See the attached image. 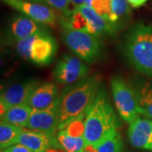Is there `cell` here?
<instances>
[{"instance_id": "obj_25", "label": "cell", "mask_w": 152, "mask_h": 152, "mask_svg": "<svg viewBox=\"0 0 152 152\" xmlns=\"http://www.w3.org/2000/svg\"><path fill=\"white\" fill-rule=\"evenodd\" d=\"M147 1L148 0H128V3L130 5V7L137 9V8H140L144 5Z\"/></svg>"}, {"instance_id": "obj_14", "label": "cell", "mask_w": 152, "mask_h": 152, "mask_svg": "<svg viewBox=\"0 0 152 152\" xmlns=\"http://www.w3.org/2000/svg\"><path fill=\"white\" fill-rule=\"evenodd\" d=\"M43 31H47L44 25L24 15L14 18L10 23V37L15 42Z\"/></svg>"}, {"instance_id": "obj_5", "label": "cell", "mask_w": 152, "mask_h": 152, "mask_svg": "<svg viewBox=\"0 0 152 152\" xmlns=\"http://www.w3.org/2000/svg\"><path fill=\"white\" fill-rule=\"evenodd\" d=\"M111 90L115 107L121 118L130 124L139 117L140 108L134 87L120 75L111 80Z\"/></svg>"}, {"instance_id": "obj_22", "label": "cell", "mask_w": 152, "mask_h": 152, "mask_svg": "<svg viewBox=\"0 0 152 152\" xmlns=\"http://www.w3.org/2000/svg\"><path fill=\"white\" fill-rule=\"evenodd\" d=\"M37 35L29 37H26L25 38V39H22V40H20V41L16 42L17 53H18V54L22 58L30 61L31 44H32L33 41H34V39H35Z\"/></svg>"}, {"instance_id": "obj_16", "label": "cell", "mask_w": 152, "mask_h": 152, "mask_svg": "<svg viewBox=\"0 0 152 152\" xmlns=\"http://www.w3.org/2000/svg\"><path fill=\"white\" fill-rule=\"evenodd\" d=\"M129 83L136 93L140 114L152 120V84L139 78L131 80Z\"/></svg>"}, {"instance_id": "obj_13", "label": "cell", "mask_w": 152, "mask_h": 152, "mask_svg": "<svg viewBox=\"0 0 152 152\" xmlns=\"http://www.w3.org/2000/svg\"><path fill=\"white\" fill-rule=\"evenodd\" d=\"M21 144L34 152H44L49 148H59L57 136L52 137L44 133L33 129H23L17 144ZM60 149V148H59Z\"/></svg>"}, {"instance_id": "obj_20", "label": "cell", "mask_w": 152, "mask_h": 152, "mask_svg": "<svg viewBox=\"0 0 152 152\" xmlns=\"http://www.w3.org/2000/svg\"><path fill=\"white\" fill-rule=\"evenodd\" d=\"M96 147L97 152H122L124 148L122 136L118 130L114 131Z\"/></svg>"}, {"instance_id": "obj_26", "label": "cell", "mask_w": 152, "mask_h": 152, "mask_svg": "<svg viewBox=\"0 0 152 152\" xmlns=\"http://www.w3.org/2000/svg\"><path fill=\"white\" fill-rule=\"evenodd\" d=\"M70 2L73 4V5L75 6H80L82 4H86V0H70Z\"/></svg>"}, {"instance_id": "obj_11", "label": "cell", "mask_w": 152, "mask_h": 152, "mask_svg": "<svg viewBox=\"0 0 152 152\" xmlns=\"http://www.w3.org/2000/svg\"><path fill=\"white\" fill-rule=\"evenodd\" d=\"M128 137L136 149L152 151V120L137 117L129 124Z\"/></svg>"}, {"instance_id": "obj_3", "label": "cell", "mask_w": 152, "mask_h": 152, "mask_svg": "<svg viewBox=\"0 0 152 152\" xmlns=\"http://www.w3.org/2000/svg\"><path fill=\"white\" fill-rule=\"evenodd\" d=\"M123 46L129 64L152 78V26L143 23L133 26L126 33Z\"/></svg>"}, {"instance_id": "obj_19", "label": "cell", "mask_w": 152, "mask_h": 152, "mask_svg": "<svg viewBox=\"0 0 152 152\" xmlns=\"http://www.w3.org/2000/svg\"><path fill=\"white\" fill-rule=\"evenodd\" d=\"M24 128L18 127L4 121L0 124V147L4 150L7 147L15 145Z\"/></svg>"}, {"instance_id": "obj_1", "label": "cell", "mask_w": 152, "mask_h": 152, "mask_svg": "<svg viewBox=\"0 0 152 152\" xmlns=\"http://www.w3.org/2000/svg\"><path fill=\"white\" fill-rule=\"evenodd\" d=\"M101 85V76L93 75L66 86L60 94L59 130L71 121L86 115Z\"/></svg>"}, {"instance_id": "obj_8", "label": "cell", "mask_w": 152, "mask_h": 152, "mask_svg": "<svg viewBox=\"0 0 152 152\" xmlns=\"http://www.w3.org/2000/svg\"><path fill=\"white\" fill-rule=\"evenodd\" d=\"M4 4L14 8L24 15L44 26H53L57 21V14L51 6L28 0H2Z\"/></svg>"}, {"instance_id": "obj_17", "label": "cell", "mask_w": 152, "mask_h": 152, "mask_svg": "<svg viewBox=\"0 0 152 152\" xmlns=\"http://www.w3.org/2000/svg\"><path fill=\"white\" fill-rule=\"evenodd\" d=\"M33 109L29 105L12 107L1 115V121L21 128H26Z\"/></svg>"}, {"instance_id": "obj_7", "label": "cell", "mask_w": 152, "mask_h": 152, "mask_svg": "<svg viewBox=\"0 0 152 152\" xmlns=\"http://www.w3.org/2000/svg\"><path fill=\"white\" fill-rule=\"evenodd\" d=\"M89 67L80 58L71 54L64 55L53 69L56 81L62 85H70L87 76Z\"/></svg>"}, {"instance_id": "obj_15", "label": "cell", "mask_w": 152, "mask_h": 152, "mask_svg": "<svg viewBox=\"0 0 152 152\" xmlns=\"http://www.w3.org/2000/svg\"><path fill=\"white\" fill-rule=\"evenodd\" d=\"M58 90L53 83H40L33 91L28 105L33 110H42L49 107L59 98Z\"/></svg>"}, {"instance_id": "obj_28", "label": "cell", "mask_w": 152, "mask_h": 152, "mask_svg": "<svg viewBox=\"0 0 152 152\" xmlns=\"http://www.w3.org/2000/svg\"><path fill=\"white\" fill-rule=\"evenodd\" d=\"M28 1H33V2H37V3H42V4H48V1L47 0H28Z\"/></svg>"}, {"instance_id": "obj_10", "label": "cell", "mask_w": 152, "mask_h": 152, "mask_svg": "<svg viewBox=\"0 0 152 152\" xmlns=\"http://www.w3.org/2000/svg\"><path fill=\"white\" fill-rule=\"evenodd\" d=\"M57 52V42L48 31L37 34L31 48L30 61L39 66L48 65L53 60Z\"/></svg>"}, {"instance_id": "obj_9", "label": "cell", "mask_w": 152, "mask_h": 152, "mask_svg": "<svg viewBox=\"0 0 152 152\" xmlns=\"http://www.w3.org/2000/svg\"><path fill=\"white\" fill-rule=\"evenodd\" d=\"M39 84L38 80H29L11 85L2 91L0 96L1 115L12 107L28 105L33 91Z\"/></svg>"}, {"instance_id": "obj_23", "label": "cell", "mask_w": 152, "mask_h": 152, "mask_svg": "<svg viewBox=\"0 0 152 152\" xmlns=\"http://www.w3.org/2000/svg\"><path fill=\"white\" fill-rule=\"evenodd\" d=\"M49 6L53 7L54 10L60 11L63 14V16L68 17L73 11L71 9V4H73L70 0H47Z\"/></svg>"}, {"instance_id": "obj_27", "label": "cell", "mask_w": 152, "mask_h": 152, "mask_svg": "<svg viewBox=\"0 0 152 152\" xmlns=\"http://www.w3.org/2000/svg\"><path fill=\"white\" fill-rule=\"evenodd\" d=\"M44 152H66L64 151V150H62V149H59V148H53V147H52V148H49L48 149L47 151H45Z\"/></svg>"}, {"instance_id": "obj_2", "label": "cell", "mask_w": 152, "mask_h": 152, "mask_svg": "<svg viewBox=\"0 0 152 152\" xmlns=\"http://www.w3.org/2000/svg\"><path fill=\"white\" fill-rule=\"evenodd\" d=\"M118 121L108 96L100 90L85 119V140L86 145L96 146L118 129Z\"/></svg>"}, {"instance_id": "obj_21", "label": "cell", "mask_w": 152, "mask_h": 152, "mask_svg": "<svg viewBox=\"0 0 152 152\" xmlns=\"http://www.w3.org/2000/svg\"><path fill=\"white\" fill-rule=\"evenodd\" d=\"M112 6L116 22L119 26L121 22L129 15V4L128 0H112Z\"/></svg>"}, {"instance_id": "obj_24", "label": "cell", "mask_w": 152, "mask_h": 152, "mask_svg": "<svg viewBox=\"0 0 152 152\" xmlns=\"http://www.w3.org/2000/svg\"><path fill=\"white\" fill-rule=\"evenodd\" d=\"M2 152H34L28 147L23 145L21 144H15L10 147H7Z\"/></svg>"}, {"instance_id": "obj_12", "label": "cell", "mask_w": 152, "mask_h": 152, "mask_svg": "<svg viewBox=\"0 0 152 152\" xmlns=\"http://www.w3.org/2000/svg\"><path fill=\"white\" fill-rule=\"evenodd\" d=\"M75 7L86 19L88 23V32L91 33L98 37H102L107 35H113L118 29L113 24L100 15L91 6L82 4Z\"/></svg>"}, {"instance_id": "obj_18", "label": "cell", "mask_w": 152, "mask_h": 152, "mask_svg": "<svg viewBox=\"0 0 152 152\" xmlns=\"http://www.w3.org/2000/svg\"><path fill=\"white\" fill-rule=\"evenodd\" d=\"M57 141L60 149L66 152H83L86 142L83 136H73L59 130L57 134Z\"/></svg>"}, {"instance_id": "obj_4", "label": "cell", "mask_w": 152, "mask_h": 152, "mask_svg": "<svg viewBox=\"0 0 152 152\" xmlns=\"http://www.w3.org/2000/svg\"><path fill=\"white\" fill-rule=\"evenodd\" d=\"M60 20L62 37L72 53L87 63L92 64L100 57L102 46L98 37L85 31H78Z\"/></svg>"}, {"instance_id": "obj_29", "label": "cell", "mask_w": 152, "mask_h": 152, "mask_svg": "<svg viewBox=\"0 0 152 152\" xmlns=\"http://www.w3.org/2000/svg\"><path fill=\"white\" fill-rule=\"evenodd\" d=\"M122 152H127V151H122Z\"/></svg>"}, {"instance_id": "obj_6", "label": "cell", "mask_w": 152, "mask_h": 152, "mask_svg": "<svg viewBox=\"0 0 152 152\" xmlns=\"http://www.w3.org/2000/svg\"><path fill=\"white\" fill-rule=\"evenodd\" d=\"M60 96L49 107L33 110L26 128L56 137L59 131Z\"/></svg>"}]
</instances>
